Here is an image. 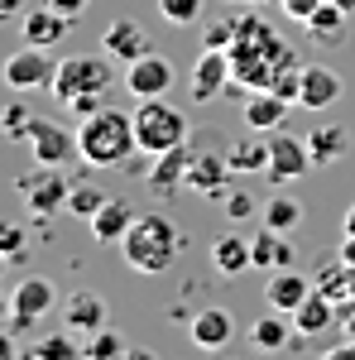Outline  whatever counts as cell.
<instances>
[{"mask_svg": "<svg viewBox=\"0 0 355 360\" xmlns=\"http://www.w3.org/2000/svg\"><path fill=\"white\" fill-rule=\"evenodd\" d=\"M283 63H298V58H293V49H288L269 25H259V20H235V44H231V72H235V82H245L250 91H259V86L273 82V72H278Z\"/></svg>", "mask_w": 355, "mask_h": 360, "instance_id": "cell-1", "label": "cell"}, {"mask_svg": "<svg viewBox=\"0 0 355 360\" xmlns=\"http://www.w3.org/2000/svg\"><path fill=\"white\" fill-rule=\"evenodd\" d=\"M77 144H82V159L91 168H115L125 164L130 154L139 149L135 139V115L115 111V106H101L96 115H86L77 125Z\"/></svg>", "mask_w": 355, "mask_h": 360, "instance_id": "cell-2", "label": "cell"}, {"mask_svg": "<svg viewBox=\"0 0 355 360\" xmlns=\"http://www.w3.org/2000/svg\"><path fill=\"white\" fill-rule=\"evenodd\" d=\"M231 139L217 125H202L188 135V188L212 202H226V183H231Z\"/></svg>", "mask_w": 355, "mask_h": 360, "instance_id": "cell-3", "label": "cell"}, {"mask_svg": "<svg viewBox=\"0 0 355 360\" xmlns=\"http://www.w3.org/2000/svg\"><path fill=\"white\" fill-rule=\"evenodd\" d=\"M120 255H125V264L135 274H164L168 264L178 259V226L168 217H159V212L135 217V226L120 240Z\"/></svg>", "mask_w": 355, "mask_h": 360, "instance_id": "cell-4", "label": "cell"}, {"mask_svg": "<svg viewBox=\"0 0 355 360\" xmlns=\"http://www.w3.org/2000/svg\"><path fill=\"white\" fill-rule=\"evenodd\" d=\"M135 139L139 154H149V159L164 149H178V144H188V115L164 96H144L135 106Z\"/></svg>", "mask_w": 355, "mask_h": 360, "instance_id": "cell-5", "label": "cell"}, {"mask_svg": "<svg viewBox=\"0 0 355 360\" xmlns=\"http://www.w3.org/2000/svg\"><path fill=\"white\" fill-rule=\"evenodd\" d=\"M115 86V58L101 49V53H72L58 58V77H53V96L67 106L72 96H106Z\"/></svg>", "mask_w": 355, "mask_h": 360, "instance_id": "cell-6", "label": "cell"}, {"mask_svg": "<svg viewBox=\"0 0 355 360\" xmlns=\"http://www.w3.org/2000/svg\"><path fill=\"white\" fill-rule=\"evenodd\" d=\"M53 303H58L53 278H44V274L20 278V283H15V293H10V327H5V332H10V336L34 332V327H39V317H44V312H53Z\"/></svg>", "mask_w": 355, "mask_h": 360, "instance_id": "cell-7", "label": "cell"}, {"mask_svg": "<svg viewBox=\"0 0 355 360\" xmlns=\"http://www.w3.org/2000/svg\"><path fill=\"white\" fill-rule=\"evenodd\" d=\"M20 193L29 202V217H53L67 207V197H72V183H67V173L58 164H34L29 178H20Z\"/></svg>", "mask_w": 355, "mask_h": 360, "instance_id": "cell-8", "label": "cell"}, {"mask_svg": "<svg viewBox=\"0 0 355 360\" xmlns=\"http://www.w3.org/2000/svg\"><path fill=\"white\" fill-rule=\"evenodd\" d=\"M25 144L34 149V164H72L77 154H82V144H77V130H67V125H58V120H44V115H34L25 130Z\"/></svg>", "mask_w": 355, "mask_h": 360, "instance_id": "cell-9", "label": "cell"}, {"mask_svg": "<svg viewBox=\"0 0 355 360\" xmlns=\"http://www.w3.org/2000/svg\"><path fill=\"white\" fill-rule=\"evenodd\" d=\"M312 164H317V159H312L307 139L288 135L283 125L269 130V183H298V178H307Z\"/></svg>", "mask_w": 355, "mask_h": 360, "instance_id": "cell-10", "label": "cell"}, {"mask_svg": "<svg viewBox=\"0 0 355 360\" xmlns=\"http://www.w3.org/2000/svg\"><path fill=\"white\" fill-rule=\"evenodd\" d=\"M231 53L226 49H202V58L192 63V72H188V96L197 101V106H207V101H217L221 91L231 86Z\"/></svg>", "mask_w": 355, "mask_h": 360, "instance_id": "cell-11", "label": "cell"}, {"mask_svg": "<svg viewBox=\"0 0 355 360\" xmlns=\"http://www.w3.org/2000/svg\"><path fill=\"white\" fill-rule=\"evenodd\" d=\"M53 77H58V63L49 58V49H39V44H25L20 53H10V63H5V82L15 86V91L53 86Z\"/></svg>", "mask_w": 355, "mask_h": 360, "instance_id": "cell-12", "label": "cell"}, {"mask_svg": "<svg viewBox=\"0 0 355 360\" xmlns=\"http://www.w3.org/2000/svg\"><path fill=\"white\" fill-rule=\"evenodd\" d=\"M125 91L135 96V101H144V96H164L168 86H173V63H168L164 53H149L144 58H135V63H125Z\"/></svg>", "mask_w": 355, "mask_h": 360, "instance_id": "cell-13", "label": "cell"}, {"mask_svg": "<svg viewBox=\"0 0 355 360\" xmlns=\"http://www.w3.org/2000/svg\"><path fill=\"white\" fill-rule=\"evenodd\" d=\"M63 327H67V332H101V327H110V307H106V298H101L96 288H82V293H72V298L63 303Z\"/></svg>", "mask_w": 355, "mask_h": 360, "instance_id": "cell-14", "label": "cell"}, {"mask_svg": "<svg viewBox=\"0 0 355 360\" xmlns=\"http://www.w3.org/2000/svg\"><path fill=\"white\" fill-rule=\"evenodd\" d=\"M188 336H192V346H202V351H221L235 336V317L226 307H202V312H192Z\"/></svg>", "mask_w": 355, "mask_h": 360, "instance_id": "cell-15", "label": "cell"}, {"mask_svg": "<svg viewBox=\"0 0 355 360\" xmlns=\"http://www.w3.org/2000/svg\"><path fill=\"white\" fill-rule=\"evenodd\" d=\"M149 188L159 197H173L188 188V144H178V149H164V154H154V164H149V178H144Z\"/></svg>", "mask_w": 355, "mask_h": 360, "instance_id": "cell-16", "label": "cell"}, {"mask_svg": "<svg viewBox=\"0 0 355 360\" xmlns=\"http://www.w3.org/2000/svg\"><path fill=\"white\" fill-rule=\"evenodd\" d=\"M101 49H106L115 63H135V58L149 53V34L139 20H110L106 34H101Z\"/></svg>", "mask_w": 355, "mask_h": 360, "instance_id": "cell-17", "label": "cell"}, {"mask_svg": "<svg viewBox=\"0 0 355 360\" xmlns=\"http://www.w3.org/2000/svg\"><path fill=\"white\" fill-rule=\"evenodd\" d=\"M336 101H341V77H336L331 68H322V63H307V68H302L298 106H307V111H327V106H336Z\"/></svg>", "mask_w": 355, "mask_h": 360, "instance_id": "cell-18", "label": "cell"}, {"mask_svg": "<svg viewBox=\"0 0 355 360\" xmlns=\"http://www.w3.org/2000/svg\"><path fill=\"white\" fill-rule=\"evenodd\" d=\"M317 283L307 274H298V269H273L269 283H264V293H269V307H278V312H298L302 303H307V293H312Z\"/></svg>", "mask_w": 355, "mask_h": 360, "instance_id": "cell-19", "label": "cell"}, {"mask_svg": "<svg viewBox=\"0 0 355 360\" xmlns=\"http://www.w3.org/2000/svg\"><path fill=\"white\" fill-rule=\"evenodd\" d=\"M288 106H293V101H283L278 91L259 86V91H250V101H245V125L254 130V135H269V130H278V125H283Z\"/></svg>", "mask_w": 355, "mask_h": 360, "instance_id": "cell-20", "label": "cell"}, {"mask_svg": "<svg viewBox=\"0 0 355 360\" xmlns=\"http://www.w3.org/2000/svg\"><path fill=\"white\" fill-rule=\"evenodd\" d=\"M250 259H254V269H293V259H298V250L283 240V231H273V226H264L254 240H250Z\"/></svg>", "mask_w": 355, "mask_h": 360, "instance_id": "cell-21", "label": "cell"}, {"mask_svg": "<svg viewBox=\"0 0 355 360\" xmlns=\"http://www.w3.org/2000/svg\"><path fill=\"white\" fill-rule=\"evenodd\" d=\"M135 207H130V202H125V197H110L106 207H101V212H96V217H91V236H96V240H101V245H115V240H125V231H130V226H135Z\"/></svg>", "mask_w": 355, "mask_h": 360, "instance_id": "cell-22", "label": "cell"}, {"mask_svg": "<svg viewBox=\"0 0 355 360\" xmlns=\"http://www.w3.org/2000/svg\"><path fill=\"white\" fill-rule=\"evenodd\" d=\"M331 322H336V303H331L322 288H312V293H307V303L293 312V327H298L302 336H322V332H331Z\"/></svg>", "mask_w": 355, "mask_h": 360, "instance_id": "cell-23", "label": "cell"}, {"mask_svg": "<svg viewBox=\"0 0 355 360\" xmlns=\"http://www.w3.org/2000/svg\"><path fill=\"white\" fill-rule=\"evenodd\" d=\"M63 34H67V15H63V10H53V5L34 10V15L25 20V44L53 49V44H63Z\"/></svg>", "mask_w": 355, "mask_h": 360, "instance_id": "cell-24", "label": "cell"}, {"mask_svg": "<svg viewBox=\"0 0 355 360\" xmlns=\"http://www.w3.org/2000/svg\"><path fill=\"white\" fill-rule=\"evenodd\" d=\"M346 15H351V10H341L336 0H322V5L312 10V20H307V34H312L317 44L336 49V44L346 39Z\"/></svg>", "mask_w": 355, "mask_h": 360, "instance_id": "cell-25", "label": "cell"}, {"mask_svg": "<svg viewBox=\"0 0 355 360\" xmlns=\"http://www.w3.org/2000/svg\"><path fill=\"white\" fill-rule=\"evenodd\" d=\"M312 283L327 293L331 303H341V298H351V288H355V269L341 259V255H331V259H322V264H317Z\"/></svg>", "mask_w": 355, "mask_h": 360, "instance_id": "cell-26", "label": "cell"}, {"mask_svg": "<svg viewBox=\"0 0 355 360\" xmlns=\"http://www.w3.org/2000/svg\"><path fill=\"white\" fill-rule=\"evenodd\" d=\"M212 264H217L221 274H245V269H254L250 240H240V236H221L217 245H212Z\"/></svg>", "mask_w": 355, "mask_h": 360, "instance_id": "cell-27", "label": "cell"}, {"mask_svg": "<svg viewBox=\"0 0 355 360\" xmlns=\"http://www.w3.org/2000/svg\"><path fill=\"white\" fill-rule=\"evenodd\" d=\"M231 168L250 178V173H269V139H235L231 144Z\"/></svg>", "mask_w": 355, "mask_h": 360, "instance_id": "cell-28", "label": "cell"}, {"mask_svg": "<svg viewBox=\"0 0 355 360\" xmlns=\"http://www.w3.org/2000/svg\"><path fill=\"white\" fill-rule=\"evenodd\" d=\"M288 332H298V327H288V322H283V312L273 307V312H264V317L250 327V341L269 356V351H283V346H288Z\"/></svg>", "mask_w": 355, "mask_h": 360, "instance_id": "cell-29", "label": "cell"}, {"mask_svg": "<svg viewBox=\"0 0 355 360\" xmlns=\"http://www.w3.org/2000/svg\"><path fill=\"white\" fill-rule=\"evenodd\" d=\"M307 149H312L317 164H331V159H341L351 149V135H346V125H322V130L307 135Z\"/></svg>", "mask_w": 355, "mask_h": 360, "instance_id": "cell-30", "label": "cell"}, {"mask_svg": "<svg viewBox=\"0 0 355 360\" xmlns=\"http://www.w3.org/2000/svg\"><path fill=\"white\" fill-rule=\"evenodd\" d=\"M82 356H86V360H120V356H125V336L110 332V327H101V332H86Z\"/></svg>", "mask_w": 355, "mask_h": 360, "instance_id": "cell-31", "label": "cell"}, {"mask_svg": "<svg viewBox=\"0 0 355 360\" xmlns=\"http://www.w3.org/2000/svg\"><path fill=\"white\" fill-rule=\"evenodd\" d=\"M298 221H302V207L293 202V197H269V202H264V226H273V231L288 236Z\"/></svg>", "mask_w": 355, "mask_h": 360, "instance_id": "cell-32", "label": "cell"}, {"mask_svg": "<svg viewBox=\"0 0 355 360\" xmlns=\"http://www.w3.org/2000/svg\"><path fill=\"white\" fill-rule=\"evenodd\" d=\"M34 356H39V360H82V346H77V341L67 336V327H63V332L44 336V341L34 346Z\"/></svg>", "mask_w": 355, "mask_h": 360, "instance_id": "cell-33", "label": "cell"}, {"mask_svg": "<svg viewBox=\"0 0 355 360\" xmlns=\"http://www.w3.org/2000/svg\"><path fill=\"white\" fill-rule=\"evenodd\" d=\"M106 202H110V197L101 193V188H91V183H77V188H72V197H67V212L91 221V217H96V212H101Z\"/></svg>", "mask_w": 355, "mask_h": 360, "instance_id": "cell-34", "label": "cell"}, {"mask_svg": "<svg viewBox=\"0 0 355 360\" xmlns=\"http://www.w3.org/2000/svg\"><path fill=\"white\" fill-rule=\"evenodd\" d=\"M159 15H164L173 29H188V25H197V15H202V0H159Z\"/></svg>", "mask_w": 355, "mask_h": 360, "instance_id": "cell-35", "label": "cell"}, {"mask_svg": "<svg viewBox=\"0 0 355 360\" xmlns=\"http://www.w3.org/2000/svg\"><path fill=\"white\" fill-rule=\"evenodd\" d=\"M254 212H264V207L254 202V193H231V197H226V217H231V221H240V217H254Z\"/></svg>", "mask_w": 355, "mask_h": 360, "instance_id": "cell-36", "label": "cell"}, {"mask_svg": "<svg viewBox=\"0 0 355 360\" xmlns=\"http://www.w3.org/2000/svg\"><path fill=\"white\" fill-rule=\"evenodd\" d=\"M235 44V25L231 20H217V25L202 34V49H231Z\"/></svg>", "mask_w": 355, "mask_h": 360, "instance_id": "cell-37", "label": "cell"}, {"mask_svg": "<svg viewBox=\"0 0 355 360\" xmlns=\"http://www.w3.org/2000/svg\"><path fill=\"white\" fill-rule=\"evenodd\" d=\"M67 111L77 115V120H86V115L101 111V96H96V91H91V96H72V101H67Z\"/></svg>", "mask_w": 355, "mask_h": 360, "instance_id": "cell-38", "label": "cell"}, {"mask_svg": "<svg viewBox=\"0 0 355 360\" xmlns=\"http://www.w3.org/2000/svg\"><path fill=\"white\" fill-rule=\"evenodd\" d=\"M5 259H25V231L20 226L5 231Z\"/></svg>", "mask_w": 355, "mask_h": 360, "instance_id": "cell-39", "label": "cell"}, {"mask_svg": "<svg viewBox=\"0 0 355 360\" xmlns=\"http://www.w3.org/2000/svg\"><path fill=\"white\" fill-rule=\"evenodd\" d=\"M49 5H53V10H63L67 20H77V15L86 10V0H49Z\"/></svg>", "mask_w": 355, "mask_h": 360, "instance_id": "cell-40", "label": "cell"}, {"mask_svg": "<svg viewBox=\"0 0 355 360\" xmlns=\"http://www.w3.org/2000/svg\"><path fill=\"white\" fill-rule=\"evenodd\" d=\"M322 360H355V346H331Z\"/></svg>", "mask_w": 355, "mask_h": 360, "instance_id": "cell-41", "label": "cell"}, {"mask_svg": "<svg viewBox=\"0 0 355 360\" xmlns=\"http://www.w3.org/2000/svg\"><path fill=\"white\" fill-rule=\"evenodd\" d=\"M120 360H154V351H144V346H125V356Z\"/></svg>", "mask_w": 355, "mask_h": 360, "instance_id": "cell-42", "label": "cell"}, {"mask_svg": "<svg viewBox=\"0 0 355 360\" xmlns=\"http://www.w3.org/2000/svg\"><path fill=\"white\" fill-rule=\"evenodd\" d=\"M341 259H346V264L355 269V236H346V245H341Z\"/></svg>", "mask_w": 355, "mask_h": 360, "instance_id": "cell-43", "label": "cell"}, {"mask_svg": "<svg viewBox=\"0 0 355 360\" xmlns=\"http://www.w3.org/2000/svg\"><path fill=\"white\" fill-rule=\"evenodd\" d=\"M341 226H346V236H355V202L346 207V217H341Z\"/></svg>", "mask_w": 355, "mask_h": 360, "instance_id": "cell-44", "label": "cell"}, {"mask_svg": "<svg viewBox=\"0 0 355 360\" xmlns=\"http://www.w3.org/2000/svg\"><path fill=\"white\" fill-rule=\"evenodd\" d=\"M0 10H5V15H15V10H20V0H0Z\"/></svg>", "mask_w": 355, "mask_h": 360, "instance_id": "cell-45", "label": "cell"}, {"mask_svg": "<svg viewBox=\"0 0 355 360\" xmlns=\"http://www.w3.org/2000/svg\"><path fill=\"white\" fill-rule=\"evenodd\" d=\"M336 5H341V10H355V0H336Z\"/></svg>", "mask_w": 355, "mask_h": 360, "instance_id": "cell-46", "label": "cell"}, {"mask_svg": "<svg viewBox=\"0 0 355 360\" xmlns=\"http://www.w3.org/2000/svg\"><path fill=\"white\" fill-rule=\"evenodd\" d=\"M25 360H39V356H34V351H29V356H25Z\"/></svg>", "mask_w": 355, "mask_h": 360, "instance_id": "cell-47", "label": "cell"}, {"mask_svg": "<svg viewBox=\"0 0 355 360\" xmlns=\"http://www.w3.org/2000/svg\"><path fill=\"white\" fill-rule=\"evenodd\" d=\"M82 360H86V356H82Z\"/></svg>", "mask_w": 355, "mask_h": 360, "instance_id": "cell-48", "label": "cell"}]
</instances>
